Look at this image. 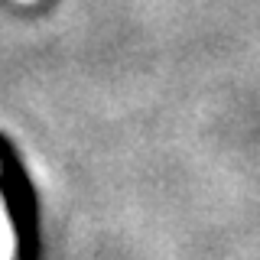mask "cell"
Segmentation results:
<instances>
[{
  "label": "cell",
  "instance_id": "cell-1",
  "mask_svg": "<svg viewBox=\"0 0 260 260\" xmlns=\"http://www.w3.org/2000/svg\"><path fill=\"white\" fill-rule=\"evenodd\" d=\"M4 195H7V208H10V218H13V228H16V250L20 254H36V211H32V195H29V185L26 179L20 176L16 166H7L4 173Z\"/></svg>",
  "mask_w": 260,
  "mask_h": 260
}]
</instances>
